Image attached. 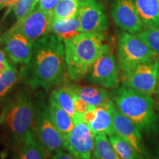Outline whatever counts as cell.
Masks as SVG:
<instances>
[{"instance_id":"cell-1","label":"cell","mask_w":159,"mask_h":159,"mask_svg":"<svg viewBox=\"0 0 159 159\" xmlns=\"http://www.w3.org/2000/svg\"><path fill=\"white\" fill-rule=\"evenodd\" d=\"M66 74L64 42L49 33L33 43L30 62L23 66L19 78L33 90L42 89L47 92L63 83Z\"/></svg>"},{"instance_id":"cell-2","label":"cell","mask_w":159,"mask_h":159,"mask_svg":"<svg viewBox=\"0 0 159 159\" xmlns=\"http://www.w3.org/2000/svg\"><path fill=\"white\" fill-rule=\"evenodd\" d=\"M68 77L79 81L87 76L95 61L111 49L104 33H81L63 41Z\"/></svg>"},{"instance_id":"cell-3","label":"cell","mask_w":159,"mask_h":159,"mask_svg":"<svg viewBox=\"0 0 159 159\" xmlns=\"http://www.w3.org/2000/svg\"><path fill=\"white\" fill-rule=\"evenodd\" d=\"M116 108L130 119L142 133L154 134L159 128V116L154 99L144 94L123 85L113 89L110 93Z\"/></svg>"},{"instance_id":"cell-4","label":"cell","mask_w":159,"mask_h":159,"mask_svg":"<svg viewBox=\"0 0 159 159\" xmlns=\"http://www.w3.org/2000/svg\"><path fill=\"white\" fill-rule=\"evenodd\" d=\"M3 124L12 143L17 147L28 134L35 131V102L27 91L19 90L2 109Z\"/></svg>"},{"instance_id":"cell-5","label":"cell","mask_w":159,"mask_h":159,"mask_svg":"<svg viewBox=\"0 0 159 159\" xmlns=\"http://www.w3.org/2000/svg\"><path fill=\"white\" fill-rule=\"evenodd\" d=\"M117 57L123 75L128 74L139 65L159 59L136 34L123 30L117 36Z\"/></svg>"},{"instance_id":"cell-6","label":"cell","mask_w":159,"mask_h":159,"mask_svg":"<svg viewBox=\"0 0 159 159\" xmlns=\"http://www.w3.org/2000/svg\"><path fill=\"white\" fill-rule=\"evenodd\" d=\"M35 132L38 141L47 153L55 154L59 151L66 150L64 139L52 121L48 105L41 92L35 102Z\"/></svg>"},{"instance_id":"cell-7","label":"cell","mask_w":159,"mask_h":159,"mask_svg":"<svg viewBox=\"0 0 159 159\" xmlns=\"http://www.w3.org/2000/svg\"><path fill=\"white\" fill-rule=\"evenodd\" d=\"M119 65L111 49L92 65L86 76L87 80L91 84L113 90L119 87Z\"/></svg>"},{"instance_id":"cell-8","label":"cell","mask_w":159,"mask_h":159,"mask_svg":"<svg viewBox=\"0 0 159 159\" xmlns=\"http://www.w3.org/2000/svg\"><path fill=\"white\" fill-rule=\"evenodd\" d=\"M51 23L50 13L43 11L37 4L26 16L16 21L9 31L19 33L34 43L49 33Z\"/></svg>"},{"instance_id":"cell-9","label":"cell","mask_w":159,"mask_h":159,"mask_svg":"<svg viewBox=\"0 0 159 159\" xmlns=\"http://www.w3.org/2000/svg\"><path fill=\"white\" fill-rule=\"evenodd\" d=\"M159 75V59L144 63L124 75L123 85L152 96L156 92Z\"/></svg>"},{"instance_id":"cell-10","label":"cell","mask_w":159,"mask_h":159,"mask_svg":"<svg viewBox=\"0 0 159 159\" xmlns=\"http://www.w3.org/2000/svg\"><path fill=\"white\" fill-rule=\"evenodd\" d=\"M78 16L82 33H102L109 21L105 5L96 0H81Z\"/></svg>"},{"instance_id":"cell-11","label":"cell","mask_w":159,"mask_h":159,"mask_svg":"<svg viewBox=\"0 0 159 159\" xmlns=\"http://www.w3.org/2000/svg\"><path fill=\"white\" fill-rule=\"evenodd\" d=\"M66 150L78 159H91L94 151V135L89 125L80 119L75 121V126L66 140Z\"/></svg>"},{"instance_id":"cell-12","label":"cell","mask_w":159,"mask_h":159,"mask_svg":"<svg viewBox=\"0 0 159 159\" xmlns=\"http://www.w3.org/2000/svg\"><path fill=\"white\" fill-rule=\"evenodd\" d=\"M111 14L115 24L123 31L137 34L144 28L134 0H114Z\"/></svg>"},{"instance_id":"cell-13","label":"cell","mask_w":159,"mask_h":159,"mask_svg":"<svg viewBox=\"0 0 159 159\" xmlns=\"http://www.w3.org/2000/svg\"><path fill=\"white\" fill-rule=\"evenodd\" d=\"M111 114L115 134L132 145L143 158L150 159V155L145 148L142 132L138 127L130 119L119 112L115 104L111 108Z\"/></svg>"},{"instance_id":"cell-14","label":"cell","mask_w":159,"mask_h":159,"mask_svg":"<svg viewBox=\"0 0 159 159\" xmlns=\"http://www.w3.org/2000/svg\"><path fill=\"white\" fill-rule=\"evenodd\" d=\"M0 42L7 56L14 63L27 65L33 55V42L15 32L7 31L0 37Z\"/></svg>"},{"instance_id":"cell-15","label":"cell","mask_w":159,"mask_h":159,"mask_svg":"<svg viewBox=\"0 0 159 159\" xmlns=\"http://www.w3.org/2000/svg\"><path fill=\"white\" fill-rule=\"evenodd\" d=\"M114 104V101L111 98L104 106L96 108L94 119L88 125L94 136L99 134H105L107 136L115 134L111 114V108Z\"/></svg>"},{"instance_id":"cell-16","label":"cell","mask_w":159,"mask_h":159,"mask_svg":"<svg viewBox=\"0 0 159 159\" xmlns=\"http://www.w3.org/2000/svg\"><path fill=\"white\" fill-rule=\"evenodd\" d=\"M71 87L77 96L92 106L102 107L111 99L110 93L106 89L98 85H80L71 83Z\"/></svg>"},{"instance_id":"cell-17","label":"cell","mask_w":159,"mask_h":159,"mask_svg":"<svg viewBox=\"0 0 159 159\" xmlns=\"http://www.w3.org/2000/svg\"><path fill=\"white\" fill-rule=\"evenodd\" d=\"M47 151L35 136V131L28 134L17 147L13 159H46Z\"/></svg>"},{"instance_id":"cell-18","label":"cell","mask_w":159,"mask_h":159,"mask_svg":"<svg viewBox=\"0 0 159 159\" xmlns=\"http://www.w3.org/2000/svg\"><path fill=\"white\" fill-rule=\"evenodd\" d=\"M47 105L52 121L66 142L69 134L75 126L74 120L51 96L49 97Z\"/></svg>"},{"instance_id":"cell-19","label":"cell","mask_w":159,"mask_h":159,"mask_svg":"<svg viewBox=\"0 0 159 159\" xmlns=\"http://www.w3.org/2000/svg\"><path fill=\"white\" fill-rule=\"evenodd\" d=\"M76 95L70 83H63L62 85L55 88L52 91L50 96L75 121L78 120L79 116L75 113L74 99Z\"/></svg>"},{"instance_id":"cell-20","label":"cell","mask_w":159,"mask_h":159,"mask_svg":"<svg viewBox=\"0 0 159 159\" xmlns=\"http://www.w3.org/2000/svg\"><path fill=\"white\" fill-rule=\"evenodd\" d=\"M49 33L55 35L63 41L77 36L82 33L78 13L70 19L52 21Z\"/></svg>"},{"instance_id":"cell-21","label":"cell","mask_w":159,"mask_h":159,"mask_svg":"<svg viewBox=\"0 0 159 159\" xmlns=\"http://www.w3.org/2000/svg\"><path fill=\"white\" fill-rule=\"evenodd\" d=\"M139 14L146 27L159 29V7L157 0H134Z\"/></svg>"},{"instance_id":"cell-22","label":"cell","mask_w":159,"mask_h":159,"mask_svg":"<svg viewBox=\"0 0 159 159\" xmlns=\"http://www.w3.org/2000/svg\"><path fill=\"white\" fill-rule=\"evenodd\" d=\"M81 0H60L51 13L52 21L68 19L78 13Z\"/></svg>"},{"instance_id":"cell-23","label":"cell","mask_w":159,"mask_h":159,"mask_svg":"<svg viewBox=\"0 0 159 159\" xmlns=\"http://www.w3.org/2000/svg\"><path fill=\"white\" fill-rule=\"evenodd\" d=\"M113 148L122 159H144L130 144L116 134L109 135Z\"/></svg>"},{"instance_id":"cell-24","label":"cell","mask_w":159,"mask_h":159,"mask_svg":"<svg viewBox=\"0 0 159 159\" xmlns=\"http://www.w3.org/2000/svg\"><path fill=\"white\" fill-rule=\"evenodd\" d=\"M94 154L99 159H122L113 148L105 134L94 136Z\"/></svg>"},{"instance_id":"cell-25","label":"cell","mask_w":159,"mask_h":159,"mask_svg":"<svg viewBox=\"0 0 159 159\" xmlns=\"http://www.w3.org/2000/svg\"><path fill=\"white\" fill-rule=\"evenodd\" d=\"M19 78V71L15 66H10L0 74V98L5 96Z\"/></svg>"},{"instance_id":"cell-26","label":"cell","mask_w":159,"mask_h":159,"mask_svg":"<svg viewBox=\"0 0 159 159\" xmlns=\"http://www.w3.org/2000/svg\"><path fill=\"white\" fill-rule=\"evenodd\" d=\"M159 57V29L146 27L136 34Z\"/></svg>"},{"instance_id":"cell-27","label":"cell","mask_w":159,"mask_h":159,"mask_svg":"<svg viewBox=\"0 0 159 159\" xmlns=\"http://www.w3.org/2000/svg\"><path fill=\"white\" fill-rule=\"evenodd\" d=\"M39 2V0H16L12 11L16 21L26 16Z\"/></svg>"},{"instance_id":"cell-28","label":"cell","mask_w":159,"mask_h":159,"mask_svg":"<svg viewBox=\"0 0 159 159\" xmlns=\"http://www.w3.org/2000/svg\"><path fill=\"white\" fill-rule=\"evenodd\" d=\"M74 108L76 114L79 117L82 116L83 114H84L85 112L90 110V109L94 108V106L89 104L88 102H85L84 100H83L82 99H80V97L76 94L75 96L74 99ZM96 108V107H95Z\"/></svg>"},{"instance_id":"cell-29","label":"cell","mask_w":159,"mask_h":159,"mask_svg":"<svg viewBox=\"0 0 159 159\" xmlns=\"http://www.w3.org/2000/svg\"><path fill=\"white\" fill-rule=\"evenodd\" d=\"M60 0H39L38 5L43 11L50 13Z\"/></svg>"},{"instance_id":"cell-30","label":"cell","mask_w":159,"mask_h":159,"mask_svg":"<svg viewBox=\"0 0 159 159\" xmlns=\"http://www.w3.org/2000/svg\"><path fill=\"white\" fill-rule=\"evenodd\" d=\"M52 159H78L73 156L69 152H66V150L59 151L56 153L53 154Z\"/></svg>"},{"instance_id":"cell-31","label":"cell","mask_w":159,"mask_h":159,"mask_svg":"<svg viewBox=\"0 0 159 159\" xmlns=\"http://www.w3.org/2000/svg\"><path fill=\"white\" fill-rule=\"evenodd\" d=\"M10 66L11 65H10L7 60H5V61L0 62V74H1L2 72H3L4 71H5L7 69H8Z\"/></svg>"},{"instance_id":"cell-32","label":"cell","mask_w":159,"mask_h":159,"mask_svg":"<svg viewBox=\"0 0 159 159\" xmlns=\"http://www.w3.org/2000/svg\"><path fill=\"white\" fill-rule=\"evenodd\" d=\"M16 0H10V2L7 7V12H6V13H5V17L7 16L10 12L12 11V9H13V5H14V4L16 3Z\"/></svg>"},{"instance_id":"cell-33","label":"cell","mask_w":159,"mask_h":159,"mask_svg":"<svg viewBox=\"0 0 159 159\" xmlns=\"http://www.w3.org/2000/svg\"><path fill=\"white\" fill-rule=\"evenodd\" d=\"M7 60L6 58V52L2 49H0V62Z\"/></svg>"},{"instance_id":"cell-34","label":"cell","mask_w":159,"mask_h":159,"mask_svg":"<svg viewBox=\"0 0 159 159\" xmlns=\"http://www.w3.org/2000/svg\"><path fill=\"white\" fill-rule=\"evenodd\" d=\"M10 2V0H0V3H2V5H5V7H7V5Z\"/></svg>"},{"instance_id":"cell-35","label":"cell","mask_w":159,"mask_h":159,"mask_svg":"<svg viewBox=\"0 0 159 159\" xmlns=\"http://www.w3.org/2000/svg\"><path fill=\"white\" fill-rule=\"evenodd\" d=\"M3 122H4V114L2 112L1 114H0V126L3 124Z\"/></svg>"},{"instance_id":"cell-36","label":"cell","mask_w":159,"mask_h":159,"mask_svg":"<svg viewBox=\"0 0 159 159\" xmlns=\"http://www.w3.org/2000/svg\"><path fill=\"white\" fill-rule=\"evenodd\" d=\"M4 7H5V5H2V3H0V11H1L2 9H3Z\"/></svg>"},{"instance_id":"cell-37","label":"cell","mask_w":159,"mask_h":159,"mask_svg":"<svg viewBox=\"0 0 159 159\" xmlns=\"http://www.w3.org/2000/svg\"><path fill=\"white\" fill-rule=\"evenodd\" d=\"M91 159H99V158H97V157L96 156H95V155L94 154V155H93L92 158H91Z\"/></svg>"},{"instance_id":"cell-38","label":"cell","mask_w":159,"mask_h":159,"mask_svg":"<svg viewBox=\"0 0 159 159\" xmlns=\"http://www.w3.org/2000/svg\"><path fill=\"white\" fill-rule=\"evenodd\" d=\"M96 1L101 2H106V1H108V0H96Z\"/></svg>"},{"instance_id":"cell-39","label":"cell","mask_w":159,"mask_h":159,"mask_svg":"<svg viewBox=\"0 0 159 159\" xmlns=\"http://www.w3.org/2000/svg\"><path fill=\"white\" fill-rule=\"evenodd\" d=\"M158 158H159V150L158 151Z\"/></svg>"},{"instance_id":"cell-40","label":"cell","mask_w":159,"mask_h":159,"mask_svg":"<svg viewBox=\"0 0 159 159\" xmlns=\"http://www.w3.org/2000/svg\"><path fill=\"white\" fill-rule=\"evenodd\" d=\"M158 1V7H159V0H157Z\"/></svg>"},{"instance_id":"cell-41","label":"cell","mask_w":159,"mask_h":159,"mask_svg":"<svg viewBox=\"0 0 159 159\" xmlns=\"http://www.w3.org/2000/svg\"><path fill=\"white\" fill-rule=\"evenodd\" d=\"M157 93H158V94H159V91H157Z\"/></svg>"}]
</instances>
